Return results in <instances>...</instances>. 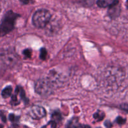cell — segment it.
<instances>
[{
  "label": "cell",
  "instance_id": "cell-8",
  "mask_svg": "<svg viewBox=\"0 0 128 128\" xmlns=\"http://www.w3.org/2000/svg\"><path fill=\"white\" fill-rule=\"evenodd\" d=\"M104 116V112L99 111L94 114V118L95 120H97L98 121H101V120L103 119Z\"/></svg>",
  "mask_w": 128,
  "mask_h": 128
},
{
  "label": "cell",
  "instance_id": "cell-14",
  "mask_svg": "<svg viewBox=\"0 0 128 128\" xmlns=\"http://www.w3.org/2000/svg\"><path fill=\"white\" fill-rule=\"evenodd\" d=\"M126 6L128 8V0H127V2H126Z\"/></svg>",
  "mask_w": 128,
  "mask_h": 128
},
{
  "label": "cell",
  "instance_id": "cell-3",
  "mask_svg": "<svg viewBox=\"0 0 128 128\" xmlns=\"http://www.w3.org/2000/svg\"><path fill=\"white\" fill-rule=\"evenodd\" d=\"M53 83L50 79H41L35 84V91L40 95L48 96L53 91Z\"/></svg>",
  "mask_w": 128,
  "mask_h": 128
},
{
  "label": "cell",
  "instance_id": "cell-4",
  "mask_svg": "<svg viewBox=\"0 0 128 128\" xmlns=\"http://www.w3.org/2000/svg\"><path fill=\"white\" fill-rule=\"evenodd\" d=\"M29 114L34 120H40L46 116V111L45 109L41 106H34L29 111Z\"/></svg>",
  "mask_w": 128,
  "mask_h": 128
},
{
  "label": "cell",
  "instance_id": "cell-12",
  "mask_svg": "<svg viewBox=\"0 0 128 128\" xmlns=\"http://www.w3.org/2000/svg\"><path fill=\"white\" fill-rule=\"evenodd\" d=\"M121 108H122V109H123V110H127V111H128V104L122 105V106H121Z\"/></svg>",
  "mask_w": 128,
  "mask_h": 128
},
{
  "label": "cell",
  "instance_id": "cell-2",
  "mask_svg": "<svg viewBox=\"0 0 128 128\" xmlns=\"http://www.w3.org/2000/svg\"><path fill=\"white\" fill-rule=\"evenodd\" d=\"M51 14L46 10H38L32 16L33 24L38 28H43L47 26L51 20Z\"/></svg>",
  "mask_w": 128,
  "mask_h": 128
},
{
  "label": "cell",
  "instance_id": "cell-6",
  "mask_svg": "<svg viewBox=\"0 0 128 128\" xmlns=\"http://www.w3.org/2000/svg\"><path fill=\"white\" fill-rule=\"evenodd\" d=\"M3 60L4 62H6V64L10 66V65L14 64L17 62L18 58L16 57L14 54L8 53L4 56Z\"/></svg>",
  "mask_w": 128,
  "mask_h": 128
},
{
  "label": "cell",
  "instance_id": "cell-9",
  "mask_svg": "<svg viewBox=\"0 0 128 128\" xmlns=\"http://www.w3.org/2000/svg\"><path fill=\"white\" fill-rule=\"evenodd\" d=\"M47 56V51L44 48H42L40 51V58L42 60H45Z\"/></svg>",
  "mask_w": 128,
  "mask_h": 128
},
{
  "label": "cell",
  "instance_id": "cell-11",
  "mask_svg": "<svg viewBox=\"0 0 128 128\" xmlns=\"http://www.w3.org/2000/svg\"><path fill=\"white\" fill-rule=\"evenodd\" d=\"M118 122V123L120 124H123L124 122L125 121V120H124L122 118H118L117 120Z\"/></svg>",
  "mask_w": 128,
  "mask_h": 128
},
{
  "label": "cell",
  "instance_id": "cell-1",
  "mask_svg": "<svg viewBox=\"0 0 128 128\" xmlns=\"http://www.w3.org/2000/svg\"><path fill=\"white\" fill-rule=\"evenodd\" d=\"M18 14L12 11H9L5 15L0 25V36H3L12 31L14 26L15 20Z\"/></svg>",
  "mask_w": 128,
  "mask_h": 128
},
{
  "label": "cell",
  "instance_id": "cell-13",
  "mask_svg": "<svg viewBox=\"0 0 128 128\" xmlns=\"http://www.w3.org/2000/svg\"><path fill=\"white\" fill-rule=\"evenodd\" d=\"M21 1L24 4H27L29 2V0H21Z\"/></svg>",
  "mask_w": 128,
  "mask_h": 128
},
{
  "label": "cell",
  "instance_id": "cell-7",
  "mask_svg": "<svg viewBox=\"0 0 128 128\" xmlns=\"http://www.w3.org/2000/svg\"><path fill=\"white\" fill-rule=\"evenodd\" d=\"M12 87H11V86H7V87L5 88L2 91L1 95H2V98L6 99L11 96V93H12Z\"/></svg>",
  "mask_w": 128,
  "mask_h": 128
},
{
  "label": "cell",
  "instance_id": "cell-5",
  "mask_svg": "<svg viewBox=\"0 0 128 128\" xmlns=\"http://www.w3.org/2000/svg\"><path fill=\"white\" fill-rule=\"evenodd\" d=\"M119 0H98L97 4L101 8L111 7L114 5L118 4Z\"/></svg>",
  "mask_w": 128,
  "mask_h": 128
},
{
  "label": "cell",
  "instance_id": "cell-10",
  "mask_svg": "<svg viewBox=\"0 0 128 128\" xmlns=\"http://www.w3.org/2000/svg\"><path fill=\"white\" fill-rule=\"evenodd\" d=\"M23 54L28 58H30L31 56V51L30 50H25L24 51Z\"/></svg>",
  "mask_w": 128,
  "mask_h": 128
}]
</instances>
